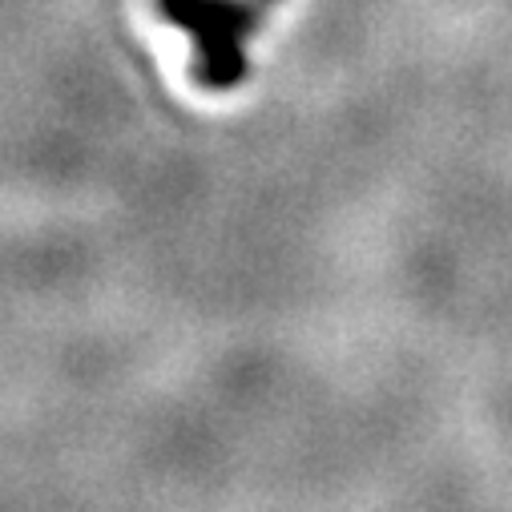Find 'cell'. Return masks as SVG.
I'll use <instances>...</instances> for the list:
<instances>
[{"instance_id":"obj_1","label":"cell","mask_w":512,"mask_h":512,"mask_svg":"<svg viewBox=\"0 0 512 512\" xmlns=\"http://www.w3.org/2000/svg\"><path fill=\"white\" fill-rule=\"evenodd\" d=\"M194 41L206 85H230L242 77V37L250 33L254 13L238 0H158Z\"/></svg>"}]
</instances>
